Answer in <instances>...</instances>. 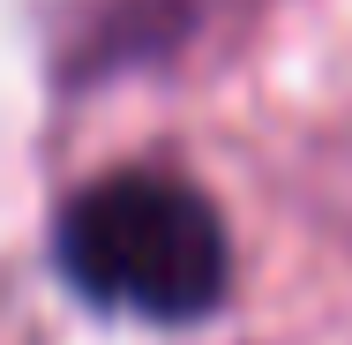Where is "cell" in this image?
<instances>
[{
	"instance_id": "1",
	"label": "cell",
	"mask_w": 352,
	"mask_h": 345,
	"mask_svg": "<svg viewBox=\"0 0 352 345\" xmlns=\"http://www.w3.org/2000/svg\"><path fill=\"white\" fill-rule=\"evenodd\" d=\"M53 263L98 308H128L142 323H203L232 285V240L195 180L105 173L60 210Z\"/></svg>"
}]
</instances>
